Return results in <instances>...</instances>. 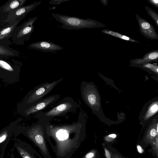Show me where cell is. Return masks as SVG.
<instances>
[{"label":"cell","instance_id":"1","mask_svg":"<svg viewBox=\"0 0 158 158\" xmlns=\"http://www.w3.org/2000/svg\"><path fill=\"white\" fill-rule=\"evenodd\" d=\"M47 140L56 158H70L85 137V127L79 122L46 126Z\"/></svg>","mask_w":158,"mask_h":158},{"label":"cell","instance_id":"2","mask_svg":"<svg viewBox=\"0 0 158 158\" xmlns=\"http://www.w3.org/2000/svg\"><path fill=\"white\" fill-rule=\"evenodd\" d=\"M46 123H39L30 127L17 126L14 133L15 136L22 134L38 148L43 158H52L47 144Z\"/></svg>","mask_w":158,"mask_h":158},{"label":"cell","instance_id":"3","mask_svg":"<svg viewBox=\"0 0 158 158\" xmlns=\"http://www.w3.org/2000/svg\"><path fill=\"white\" fill-rule=\"evenodd\" d=\"M11 57L0 56V78L10 84L19 81L22 65L20 61Z\"/></svg>","mask_w":158,"mask_h":158},{"label":"cell","instance_id":"4","mask_svg":"<svg viewBox=\"0 0 158 158\" xmlns=\"http://www.w3.org/2000/svg\"><path fill=\"white\" fill-rule=\"evenodd\" d=\"M52 16L62 24L60 28L69 30L84 28L100 27V23L89 19H82L78 17L52 13Z\"/></svg>","mask_w":158,"mask_h":158},{"label":"cell","instance_id":"5","mask_svg":"<svg viewBox=\"0 0 158 158\" xmlns=\"http://www.w3.org/2000/svg\"><path fill=\"white\" fill-rule=\"evenodd\" d=\"M63 79L62 78L51 83L46 82L35 87L27 94L22 102L18 104L17 106L18 111L19 113L28 108L49 93Z\"/></svg>","mask_w":158,"mask_h":158},{"label":"cell","instance_id":"6","mask_svg":"<svg viewBox=\"0 0 158 158\" xmlns=\"http://www.w3.org/2000/svg\"><path fill=\"white\" fill-rule=\"evenodd\" d=\"M38 17L29 18L15 29L11 38L12 42L16 45H21L30 39L34 31V23Z\"/></svg>","mask_w":158,"mask_h":158},{"label":"cell","instance_id":"7","mask_svg":"<svg viewBox=\"0 0 158 158\" xmlns=\"http://www.w3.org/2000/svg\"><path fill=\"white\" fill-rule=\"evenodd\" d=\"M21 120L22 118H19L0 131V158H3L6 148L12 138L15 127Z\"/></svg>","mask_w":158,"mask_h":158},{"label":"cell","instance_id":"8","mask_svg":"<svg viewBox=\"0 0 158 158\" xmlns=\"http://www.w3.org/2000/svg\"><path fill=\"white\" fill-rule=\"evenodd\" d=\"M14 147L21 158H43L29 143L18 139L14 138Z\"/></svg>","mask_w":158,"mask_h":158},{"label":"cell","instance_id":"9","mask_svg":"<svg viewBox=\"0 0 158 158\" xmlns=\"http://www.w3.org/2000/svg\"><path fill=\"white\" fill-rule=\"evenodd\" d=\"M41 3V1H39L30 5L23 6L6 14V16L2 21L3 24L2 26L7 23L13 22L19 18H25L28 13L33 10Z\"/></svg>","mask_w":158,"mask_h":158},{"label":"cell","instance_id":"10","mask_svg":"<svg viewBox=\"0 0 158 158\" xmlns=\"http://www.w3.org/2000/svg\"><path fill=\"white\" fill-rule=\"evenodd\" d=\"M25 18L21 17L13 22L6 23L0 27V44L9 46L12 42L9 40L12 38L14 31L19 23Z\"/></svg>","mask_w":158,"mask_h":158},{"label":"cell","instance_id":"11","mask_svg":"<svg viewBox=\"0 0 158 158\" xmlns=\"http://www.w3.org/2000/svg\"><path fill=\"white\" fill-rule=\"evenodd\" d=\"M59 98V95L48 97L40 101L35 102L27 109L19 113L25 117L31 114L37 112L46 108L50 104L53 103Z\"/></svg>","mask_w":158,"mask_h":158},{"label":"cell","instance_id":"12","mask_svg":"<svg viewBox=\"0 0 158 158\" xmlns=\"http://www.w3.org/2000/svg\"><path fill=\"white\" fill-rule=\"evenodd\" d=\"M28 48L30 49L48 52H55L63 49L59 45L44 40L32 43L29 45Z\"/></svg>","mask_w":158,"mask_h":158},{"label":"cell","instance_id":"13","mask_svg":"<svg viewBox=\"0 0 158 158\" xmlns=\"http://www.w3.org/2000/svg\"><path fill=\"white\" fill-rule=\"evenodd\" d=\"M136 18L138 21L140 33L145 37L151 40L158 39V35L154 27L148 22L137 15Z\"/></svg>","mask_w":158,"mask_h":158},{"label":"cell","instance_id":"14","mask_svg":"<svg viewBox=\"0 0 158 158\" xmlns=\"http://www.w3.org/2000/svg\"><path fill=\"white\" fill-rule=\"evenodd\" d=\"M75 102H66L53 108L44 113L46 117H53L65 114L75 109Z\"/></svg>","mask_w":158,"mask_h":158},{"label":"cell","instance_id":"15","mask_svg":"<svg viewBox=\"0 0 158 158\" xmlns=\"http://www.w3.org/2000/svg\"><path fill=\"white\" fill-rule=\"evenodd\" d=\"M27 0H9L0 7V14H7L23 6Z\"/></svg>","mask_w":158,"mask_h":158},{"label":"cell","instance_id":"16","mask_svg":"<svg viewBox=\"0 0 158 158\" xmlns=\"http://www.w3.org/2000/svg\"><path fill=\"white\" fill-rule=\"evenodd\" d=\"M19 52L9 46L0 44V56L5 57H19Z\"/></svg>","mask_w":158,"mask_h":158},{"label":"cell","instance_id":"17","mask_svg":"<svg viewBox=\"0 0 158 158\" xmlns=\"http://www.w3.org/2000/svg\"><path fill=\"white\" fill-rule=\"evenodd\" d=\"M102 32L106 34L110 35L126 40L133 42L139 43V42L129 38V37L120 34L118 32L106 29L102 31Z\"/></svg>","mask_w":158,"mask_h":158},{"label":"cell","instance_id":"18","mask_svg":"<svg viewBox=\"0 0 158 158\" xmlns=\"http://www.w3.org/2000/svg\"><path fill=\"white\" fill-rule=\"evenodd\" d=\"M158 57V51H155L152 52H150L146 54L143 58L140 60L141 61L145 62L152 61L157 59Z\"/></svg>","mask_w":158,"mask_h":158},{"label":"cell","instance_id":"19","mask_svg":"<svg viewBox=\"0 0 158 158\" xmlns=\"http://www.w3.org/2000/svg\"><path fill=\"white\" fill-rule=\"evenodd\" d=\"M106 145L111 154V158H129L126 157L122 155L111 145L106 144Z\"/></svg>","mask_w":158,"mask_h":158},{"label":"cell","instance_id":"20","mask_svg":"<svg viewBox=\"0 0 158 158\" xmlns=\"http://www.w3.org/2000/svg\"><path fill=\"white\" fill-rule=\"evenodd\" d=\"M117 138V136L115 134H112L106 135L103 138L104 143L111 145L116 141Z\"/></svg>","mask_w":158,"mask_h":158},{"label":"cell","instance_id":"21","mask_svg":"<svg viewBox=\"0 0 158 158\" xmlns=\"http://www.w3.org/2000/svg\"><path fill=\"white\" fill-rule=\"evenodd\" d=\"M99 154L98 150L93 149L86 153L81 158H98Z\"/></svg>","mask_w":158,"mask_h":158},{"label":"cell","instance_id":"22","mask_svg":"<svg viewBox=\"0 0 158 158\" xmlns=\"http://www.w3.org/2000/svg\"><path fill=\"white\" fill-rule=\"evenodd\" d=\"M145 9L148 14L151 17L158 26V15L152 10L147 6H145Z\"/></svg>","mask_w":158,"mask_h":158},{"label":"cell","instance_id":"23","mask_svg":"<svg viewBox=\"0 0 158 158\" xmlns=\"http://www.w3.org/2000/svg\"><path fill=\"white\" fill-rule=\"evenodd\" d=\"M158 138L157 137L150 144L152 147L150 150L152 151V152L156 158H158Z\"/></svg>","mask_w":158,"mask_h":158},{"label":"cell","instance_id":"24","mask_svg":"<svg viewBox=\"0 0 158 158\" xmlns=\"http://www.w3.org/2000/svg\"><path fill=\"white\" fill-rule=\"evenodd\" d=\"M102 145L104 150L106 158H111V154L106 146V144L104 143L102 144Z\"/></svg>","mask_w":158,"mask_h":158},{"label":"cell","instance_id":"25","mask_svg":"<svg viewBox=\"0 0 158 158\" xmlns=\"http://www.w3.org/2000/svg\"><path fill=\"white\" fill-rule=\"evenodd\" d=\"M68 1L69 0H52L50 1L49 4L54 5H59L62 2Z\"/></svg>","mask_w":158,"mask_h":158},{"label":"cell","instance_id":"26","mask_svg":"<svg viewBox=\"0 0 158 158\" xmlns=\"http://www.w3.org/2000/svg\"><path fill=\"white\" fill-rule=\"evenodd\" d=\"M137 149L138 152L140 154L143 153L144 150L142 147L139 144L137 145Z\"/></svg>","mask_w":158,"mask_h":158},{"label":"cell","instance_id":"27","mask_svg":"<svg viewBox=\"0 0 158 158\" xmlns=\"http://www.w3.org/2000/svg\"><path fill=\"white\" fill-rule=\"evenodd\" d=\"M158 107L157 105L155 104L152 106L150 109V113H153L156 112L158 110Z\"/></svg>","mask_w":158,"mask_h":158},{"label":"cell","instance_id":"28","mask_svg":"<svg viewBox=\"0 0 158 158\" xmlns=\"http://www.w3.org/2000/svg\"><path fill=\"white\" fill-rule=\"evenodd\" d=\"M149 3H151L152 5L154 6L157 8L158 7V0H148Z\"/></svg>","mask_w":158,"mask_h":158},{"label":"cell","instance_id":"29","mask_svg":"<svg viewBox=\"0 0 158 158\" xmlns=\"http://www.w3.org/2000/svg\"><path fill=\"white\" fill-rule=\"evenodd\" d=\"M10 158H15L13 152H10Z\"/></svg>","mask_w":158,"mask_h":158},{"label":"cell","instance_id":"30","mask_svg":"<svg viewBox=\"0 0 158 158\" xmlns=\"http://www.w3.org/2000/svg\"></svg>","mask_w":158,"mask_h":158}]
</instances>
